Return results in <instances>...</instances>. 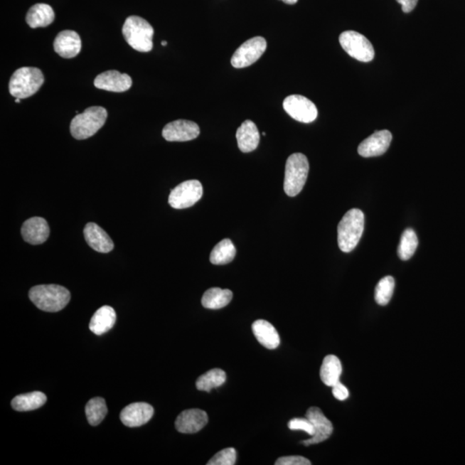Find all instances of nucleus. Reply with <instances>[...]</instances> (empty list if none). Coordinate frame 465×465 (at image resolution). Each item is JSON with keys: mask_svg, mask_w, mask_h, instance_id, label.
Listing matches in <instances>:
<instances>
[{"mask_svg": "<svg viewBox=\"0 0 465 465\" xmlns=\"http://www.w3.org/2000/svg\"><path fill=\"white\" fill-rule=\"evenodd\" d=\"M28 297L36 307L45 312H58L68 304L70 292L57 284L36 285L28 292Z\"/></svg>", "mask_w": 465, "mask_h": 465, "instance_id": "f257e3e1", "label": "nucleus"}, {"mask_svg": "<svg viewBox=\"0 0 465 465\" xmlns=\"http://www.w3.org/2000/svg\"><path fill=\"white\" fill-rule=\"evenodd\" d=\"M365 228V215L360 210L346 212L338 226V244L342 252H352L357 247Z\"/></svg>", "mask_w": 465, "mask_h": 465, "instance_id": "f03ea898", "label": "nucleus"}, {"mask_svg": "<svg viewBox=\"0 0 465 465\" xmlns=\"http://www.w3.org/2000/svg\"><path fill=\"white\" fill-rule=\"evenodd\" d=\"M108 113L101 106H91L73 118L70 124L72 136L77 140H85L99 132L107 119Z\"/></svg>", "mask_w": 465, "mask_h": 465, "instance_id": "7ed1b4c3", "label": "nucleus"}, {"mask_svg": "<svg viewBox=\"0 0 465 465\" xmlns=\"http://www.w3.org/2000/svg\"><path fill=\"white\" fill-rule=\"evenodd\" d=\"M154 34L151 24L138 16H130L122 27L126 42L139 52L146 53L153 50Z\"/></svg>", "mask_w": 465, "mask_h": 465, "instance_id": "20e7f679", "label": "nucleus"}, {"mask_svg": "<svg viewBox=\"0 0 465 465\" xmlns=\"http://www.w3.org/2000/svg\"><path fill=\"white\" fill-rule=\"evenodd\" d=\"M43 83V73L39 68L24 67L18 69L11 77L9 91L16 99H27L38 92Z\"/></svg>", "mask_w": 465, "mask_h": 465, "instance_id": "39448f33", "label": "nucleus"}, {"mask_svg": "<svg viewBox=\"0 0 465 465\" xmlns=\"http://www.w3.org/2000/svg\"><path fill=\"white\" fill-rule=\"evenodd\" d=\"M309 164L304 154H293L285 165L284 189L289 197H296L303 190L307 181Z\"/></svg>", "mask_w": 465, "mask_h": 465, "instance_id": "423d86ee", "label": "nucleus"}, {"mask_svg": "<svg viewBox=\"0 0 465 465\" xmlns=\"http://www.w3.org/2000/svg\"><path fill=\"white\" fill-rule=\"evenodd\" d=\"M338 41L342 48L353 58L362 63H370L374 59L373 44L365 36L358 33L357 31H344L341 34Z\"/></svg>", "mask_w": 465, "mask_h": 465, "instance_id": "0eeeda50", "label": "nucleus"}, {"mask_svg": "<svg viewBox=\"0 0 465 465\" xmlns=\"http://www.w3.org/2000/svg\"><path fill=\"white\" fill-rule=\"evenodd\" d=\"M202 183L198 181H187L179 185L169 195V203L174 209L182 210L193 206L203 196Z\"/></svg>", "mask_w": 465, "mask_h": 465, "instance_id": "6e6552de", "label": "nucleus"}, {"mask_svg": "<svg viewBox=\"0 0 465 465\" xmlns=\"http://www.w3.org/2000/svg\"><path fill=\"white\" fill-rule=\"evenodd\" d=\"M267 43L262 36H255L245 42L231 58L232 66L244 68L256 63L266 52Z\"/></svg>", "mask_w": 465, "mask_h": 465, "instance_id": "1a4fd4ad", "label": "nucleus"}, {"mask_svg": "<svg viewBox=\"0 0 465 465\" xmlns=\"http://www.w3.org/2000/svg\"><path fill=\"white\" fill-rule=\"evenodd\" d=\"M284 111L293 119L309 124L315 121L318 116V111L315 104L307 97L301 95H291L284 100Z\"/></svg>", "mask_w": 465, "mask_h": 465, "instance_id": "9d476101", "label": "nucleus"}, {"mask_svg": "<svg viewBox=\"0 0 465 465\" xmlns=\"http://www.w3.org/2000/svg\"><path fill=\"white\" fill-rule=\"evenodd\" d=\"M199 126L193 121L176 120L169 122L162 130V136L169 141H188L198 138Z\"/></svg>", "mask_w": 465, "mask_h": 465, "instance_id": "9b49d317", "label": "nucleus"}, {"mask_svg": "<svg viewBox=\"0 0 465 465\" xmlns=\"http://www.w3.org/2000/svg\"><path fill=\"white\" fill-rule=\"evenodd\" d=\"M392 134L389 130H379L361 142L358 152L365 158L380 156L390 148Z\"/></svg>", "mask_w": 465, "mask_h": 465, "instance_id": "f8f14e48", "label": "nucleus"}, {"mask_svg": "<svg viewBox=\"0 0 465 465\" xmlns=\"http://www.w3.org/2000/svg\"><path fill=\"white\" fill-rule=\"evenodd\" d=\"M306 418L312 422L314 428H315V434L312 436L311 439L303 442L304 446L308 447L324 442L332 435L333 427L331 422L318 407H310L306 414Z\"/></svg>", "mask_w": 465, "mask_h": 465, "instance_id": "ddd939ff", "label": "nucleus"}, {"mask_svg": "<svg viewBox=\"0 0 465 465\" xmlns=\"http://www.w3.org/2000/svg\"><path fill=\"white\" fill-rule=\"evenodd\" d=\"M154 413V407L149 403L134 402L122 410L120 419L126 427H138L148 423Z\"/></svg>", "mask_w": 465, "mask_h": 465, "instance_id": "4468645a", "label": "nucleus"}, {"mask_svg": "<svg viewBox=\"0 0 465 465\" xmlns=\"http://www.w3.org/2000/svg\"><path fill=\"white\" fill-rule=\"evenodd\" d=\"M95 87L113 92H124L132 87V79L127 73L109 70L100 73L95 80Z\"/></svg>", "mask_w": 465, "mask_h": 465, "instance_id": "2eb2a0df", "label": "nucleus"}, {"mask_svg": "<svg viewBox=\"0 0 465 465\" xmlns=\"http://www.w3.org/2000/svg\"><path fill=\"white\" fill-rule=\"evenodd\" d=\"M208 415L201 410L193 409L183 411L178 416L175 427L182 434H196L207 425Z\"/></svg>", "mask_w": 465, "mask_h": 465, "instance_id": "dca6fc26", "label": "nucleus"}, {"mask_svg": "<svg viewBox=\"0 0 465 465\" xmlns=\"http://www.w3.org/2000/svg\"><path fill=\"white\" fill-rule=\"evenodd\" d=\"M22 236L26 242L31 245L43 244L50 236V226L44 218H32L24 222L22 226Z\"/></svg>", "mask_w": 465, "mask_h": 465, "instance_id": "f3484780", "label": "nucleus"}, {"mask_svg": "<svg viewBox=\"0 0 465 465\" xmlns=\"http://www.w3.org/2000/svg\"><path fill=\"white\" fill-rule=\"evenodd\" d=\"M54 50L63 58H73L79 55L81 50L80 35L73 31L60 32L55 39Z\"/></svg>", "mask_w": 465, "mask_h": 465, "instance_id": "a211bd4d", "label": "nucleus"}, {"mask_svg": "<svg viewBox=\"0 0 465 465\" xmlns=\"http://www.w3.org/2000/svg\"><path fill=\"white\" fill-rule=\"evenodd\" d=\"M85 239L90 247L102 254L113 250L114 243L107 232L95 223H89L84 228Z\"/></svg>", "mask_w": 465, "mask_h": 465, "instance_id": "6ab92c4d", "label": "nucleus"}, {"mask_svg": "<svg viewBox=\"0 0 465 465\" xmlns=\"http://www.w3.org/2000/svg\"><path fill=\"white\" fill-rule=\"evenodd\" d=\"M238 146L243 153H250L258 148L260 132L254 122L246 120L242 122L236 132Z\"/></svg>", "mask_w": 465, "mask_h": 465, "instance_id": "aec40b11", "label": "nucleus"}, {"mask_svg": "<svg viewBox=\"0 0 465 465\" xmlns=\"http://www.w3.org/2000/svg\"><path fill=\"white\" fill-rule=\"evenodd\" d=\"M117 315L111 306H103L97 309L90 321L89 328L97 336H102L111 330L116 324Z\"/></svg>", "mask_w": 465, "mask_h": 465, "instance_id": "412c9836", "label": "nucleus"}, {"mask_svg": "<svg viewBox=\"0 0 465 465\" xmlns=\"http://www.w3.org/2000/svg\"><path fill=\"white\" fill-rule=\"evenodd\" d=\"M257 341L267 349H276L280 344V337L276 328L264 320H258L252 325Z\"/></svg>", "mask_w": 465, "mask_h": 465, "instance_id": "4be33fe9", "label": "nucleus"}, {"mask_svg": "<svg viewBox=\"0 0 465 465\" xmlns=\"http://www.w3.org/2000/svg\"><path fill=\"white\" fill-rule=\"evenodd\" d=\"M55 20V12L47 4H36L28 10L26 22L31 28L47 27Z\"/></svg>", "mask_w": 465, "mask_h": 465, "instance_id": "5701e85b", "label": "nucleus"}, {"mask_svg": "<svg viewBox=\"0 0 465 465\" xmlns=\"http://www.w3.org/2000/svg\"><path fill=\"white\" fill-rule=\"evenodd\" d=\"M47 402V397L41 391L22 394L12 400L11 407L19 412L31 411L39 409Z\"/></svg>", "mask_w": 465, "mask_h": 465, "instance_id": "b1692460", "label": "nucleus"}, {"mask_svg": "<svg viewBox=\"0 0 465 465\" xmlns=\"http://www.w3.org/2000/svg\"><path fill=\"white\" fill-rule=\"evenodd\" d=\"M342 373V365L338 358L334 355H328L324 358L321 367L320 376L321 381L326 385L333 387L340 382Z\"/></svg>", "mask_w": 465, "mask_h": 465, "instance_id": "393cba45", "label": "nucleus"}, {"mask_svg": "<svg viewBox=\"0 0 465 465\" xmlns=\"http://www.w3.org/2000/svg\"><path fill=\"white\" fill-rule=\"evenodd\" d=\"M232 299V292L230 289L210 288L203 294L202 305L209 309H220L225 307Z\"/></svg>", "mask_w": 465, "mask_h": 465, "instance_id": "a878e982", "label": "nucleus"}, {"mask_svg": "<svg viewBox=\"0 0 465 465\" xmlns=\"http://www.w3.org/2000/svg\"><path fill=\"white\" fill-rule=\"evenodd\" d=\"M236 250L230 239H224L211 251L210 260L213 264H226L235 259Z\"/></svg>", "mask_w": 465, "mask_h": 465, "instance_id": "bb28decb", "label": "nucleus"}, {"mask_svg": "<svg viewBox=\"0 0 465 465\" xmlns=\"http://www.w3.org/2000/svg\"><path fill=\"white\" fill-rule=\"evenodd\" d=\"M107 413V405H106L104 398H92L85 406V415H87L90 425L93 427L100 425L104 421Z\"/></svg>", "mask_w": 465, "mask_h": 465, "instance_id": "cd10ccee", "label": "nucleus"}, {"mask_svg": "<svg viewBox=\"0 0 465 465\" xmlns=\"http://www.w3.org/2000/svg\"><path fill=\"white\" fill-rule=\"evenodd\" d=\"M225 382L226 373L221 369H213L199 377L196 386L198 390L210 392L211 390L222 386Z\"/></svg>", "mask_w": 465, "mask_h": 465, "instance_id": "c85d7f7f", "label": "nucleus"}, {"mask_svg": "<svg viewBox=\"0 0 465 465\" xmlns=\"http://www.w3.org/2000/svg\"><path fill=\"white\" fill-rule=\"evenodd\" d=\"M418 238L415 232L411 228H407L401 237L398 247V256L402 260H409L415 255L418 247Z\"/></svg>", "mask_w": 465, "mask_h": 465, "instance_id": "c756f323", "label": "nucleus"}, {"mask_svg": "<svg viewBox=\"0 0 465 465\" xmlns=\"http://www.w3.org/2000/svg\"><path fill=\"white\" fill-rule=\"evenodd\" d=\"M394 289L395 279L392 277L387 276L379 281L375 289V300L377 304L382 306L389 304L393 296Z\"/></svg>", "mask_w": 465, "mask_h": 465, "instance_id": "7c9ffc66", "label": "nucleus"}, {"mask_svg": "<svg viewBox=\"0 0 465 465\" xmlns=\"http://www.w3.org/2000/svg\"><path fill=\"white\" fill-rule=\"evenodd\" d=\"M237 458V454L234 448L223 449L212 458L208 465H234Z\"/></svg>", "mask_w": 465, "mask_h": 465, "instance_id": "2f4dec72", "label": "nucleus"}, {"mask_svg": "<svg viewBox=\"0 0 465 465\" xmlns=\"http://www.w3.org/2000/svg\"><path fill=\"white\" fill-rule=\"evenodd\" d=\"M288 427L291 430H303L307 432L311 437L315 434V428H314L312 422L308 418L292 419L289 422Z\"/></svg>", "mask_w": 465, "mask_h": 465, "instance_id": "473e14b6", "label": "nucleus"}, {"mask_svg": "<svg viewBox=\"0 0 465 465\" xmlns=\"http://www.w3.org/2000/svg\"><path fill=\"white\" fill-rule=\"evenodd\" d=\"M276 465H310L311 462L304 456H282L276 461Z\"/></svg>", "mask_w": 465, "mask_h": 465, "instance_id": "72a5a7b5", "label": "nucleus"}, {"mask_svg": "<svg viewBox=\"0 0 465 465\" xmlns=\"http://www.w3.org/2000/svg\"><path fill=\"white\" fill-rule=\"evenodd\" d=\"M332 388L333 397L338 400V401H344V400L348 398L349 391L348 388L342 385L341 382H338Z\"/></svg>", "mask_w": 465, "mask_h": 465, "instance_id": "f704fd0d", "label": "nucleus"}, {"mask_svg": "<svg viewBox=\"0 0 465 465\" xmlns=\"http://www.w3.org/2000/svg\"><path fill=\"white\" fill-rule=\"evenodd\" d=\"M397 1L402 6V9L405 14L413 11L418 3V0H397Z\"/></svg>", "mask_w": 465, "mask_h": 465, "instance_id": "c9c22d12", "label": "nucleus"}, {"mask_svg": "<svg viewBox=\"0 0 465 465\" xmlns=\"http://www.w3.org/2000/svg\"><path fill=\"white\" fill-rule=\"evenodd\" d=\"M282 1L285 4H288V5H294V4H296L299 0H282Z\"/></svg>", "mask_w": 465, "mask_h": 465, "instance_id": "e433bc0d", "label": "nucleus"}, {"mask_svg": "<svg viewBox=\"0 0 465 465\" xmlns=\"http://www.w3.org/2000/svg\"><path fill=\"white\" fill-rule=\"evenodd\" d=\"M15 102L16 103L19 104L20 102H21V99H16Z\"/></svg>", "mask_w": 465, "mask_h": 465, "instance_id": "4c0bfd02", "label": "nucleus"}, {"mask_svg": "<svg viewBox=\"0 0 465 465\" xmlns=\"http://www.w3.org/2000/svg\"><path fill=\"white\" fill-rule=\"evenodd\" d=\"M161 44L163 45V46H166V44H167L166 41H163Z\"/></svg>", "mask_w": 465, "mask_h": 465, "instance_id": "58836bf2", "label": "nucleus"}]
</instances>
